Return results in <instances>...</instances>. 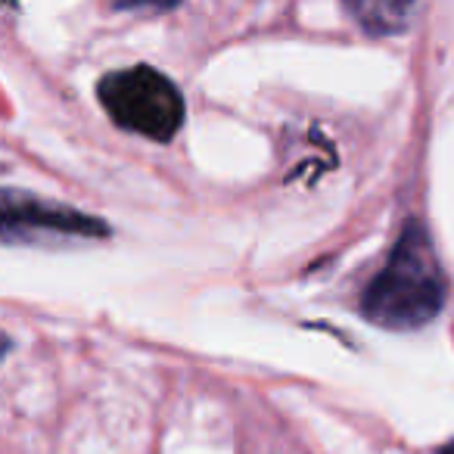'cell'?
Masks as SVG:
<instances>
[{"label": "cell", "instance_id": "cell-3", "mask_svg": "<svg viewBox=\"0 0 454 454\" xmlns=\"http://www.w3.org/2000/svg\"><path fill=\"white\" fill-rule=\"evenodd\" d=\"M63 234V237H106L103 218L84 215L72 206L41 200L26 190L0 187V234Z\"/></svg>", "mask_w": 454, "mask_h": 454}, {"label": "cell", "instance_id": "cell-5", "mask_svg": "<svg viewBox=\"0 0 454 454\" xmlns=\"http://www.w3.org/2000/svg\"><path fill=\"white\" fill-rule=\"evenodd\" d=\"M10 348H13V340H10V333H4V330H0V361L7 358Z\"/></svg>", "mask_w": 454, "mask_h": 454}, {"label": "cell", "instance_id": "cell-1", "mask_svg": "<svg viewBox=\"0 0 454 454\" xmlns=\"http://www.w3.org/2000/svg\"><path fill=\"white\" fill-rule=\"evenodd\" d=\"M445 302V280L420 221H408L383 271L367 284L361 315L383 330H417Z\"/></svg>", "mask_w": 454, "mask_h": 454}, {"label": "cell", "instance_id": "cell-4", "mask_svg": "<svg viewBox=\"0 0 454 454\" xmlns=\"http://www.w3.org/2000/svg\"><path fill=\"white\" fill-rule=\"evenodd\" d=\"M346 10L367 35H398L408 32L420 7L402 4V0H355V4H346Z\"/></svg>", "mask_w": 454, "mask_h": 454}, {"label": "cell", "instance_id": "cell-2", "mask_svg": "<svg viewBox=\"0 0 454 454\" xmlns=\"http://www.w3.org/2000/svg\"><path fill=\"white\" fill-rule=\"evenodd\" d=\"M103 109L119 128L131 134H144L150 140H171L184 125V97L177 84H171L162 72L150 66L109 72L97 84Z\"/></svg>", "mask_w": 454, "mask_h": 454}]
</instances>
